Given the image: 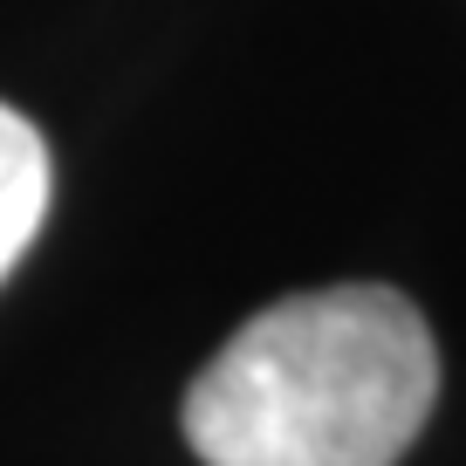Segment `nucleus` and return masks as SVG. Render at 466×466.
<instances>
[{
    "label": "nucleus",
    "mask_w": 466,
    "mask_h": 466,
    "mask_svg": "<svg viewBox=\"0 0 466 466\" xmlns=\"http://www.w3.org/2000/svg\"><path fill=\"white\" fill-rule=\"evenodd\" d=\"M48 213V145L21 110L0 103V281L15 275Z\"/></svg>",
    "instance_id": "f03ea898"
},
{
    "label": "nucleus",
    "mask_w": 466,
    "mask_h": 466,
    "mask_svg": "<svg viewBox=\"0 0 466 466\" xmlns=\"http://www.w3.org/2000/svg\"><path fill=\"white\" fill-rule=\"evenodd\" d=\"M439 398V343L398 289L261 309L186 391L206 466H398Z\"/></svg>",
    "instance_id": "f257e3e1"
}]
</instances>
